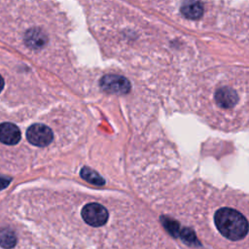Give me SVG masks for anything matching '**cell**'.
Wrapping results in <instances>:
<instances>
[{
	"instance_id": "obj_1",
	"label": "cell",
	"mask_w": 249,
	"mask_h": 249,
	"mask_svg": "<svg viewBox=\"0 0 249 249\" xmlns=\"http://www.w3.org/2000/svg\"><path fill=\"white\" fill-rule=\"evenodd\" d=\"M214 222L220 233L231 240H239L248 233L247 219L233 208H220L214 216Z\"/></svg>"
},
{
	"instance_id": "obj_2",
	"label": "cell",
	"mask_w": 249,
	"mask_h": 249,
	"mask_svg": "<svg viewBox=\"0 0 249 249\" xmlns=\"http://www.w3.org/2000/svg\"><path fill=\"white\" fill-rule=\"evenodd\" d=\"M84 221L92 227H101L106 224L109 214L107 209L96 202L86 204L81 211Z\"/></svg>"
},
{
	"instance_id": "obj_3",
	"label": "cell",
	"mask_w": 249,
	"mask_h": 249,
	"mask_svg": "<svg viewBox=\"0 0 249 249\" xmlns=\"http://www.w3.org/2000/svg\"><path fill=\"white\" fill-rule=\"evenodd\" d=\"M102 90L113 94H125L130 90L129 81L120 75L108 74L103 76L99 82Z\"/></svg>"
},
{
	"instance_id": "obj_4",
	"label": "cell",
	"mask_w": 249,
	"mask_h": 249,
	"mask_svg": "<svg viewBox=\"0 0 249 249\" xmlns=\"http://www.w3.org/2000/svg\"><path fill=\"white\" fill-rule=\"evenodd\" d=\"M28 142L37 147H46L53 141V134L52 129L42 124H34L26 130Z\"/></svg>"
},
{
	"instance_id": "obj_5",
	"label": "cell",
	"mask_w": 249,
	"mask_h": 249,
	"mask_svg": "<svg viewBox=\"0 0 249 249\" xmlns=\"http://www.w3.org/2000/svg\"><path fill=\"white\" fill-rule=\"evenodd\" d=\"M20 140L19 128L12 123L0 124V142L6 145H16Z\"/></svg>"
},
{
	"instance_id": "obj_6",
	"label": "cell",
	"mask_w": 249,
	"mask_h": 249,
	"mask_svg": "<svg viewBox=\"0 0 249 249\" xmlns=\"http://www.w3.org/2000/svg\"><path fill=\"white\" fill-rule=\"evenodd\" d=\"M217 105L223 109H231L237 102L236 92L231 88H221L215 93Z\"/></svg>"
},
{
	"instance_id": "obj_7",
	"label": "cell",
	"mask_w": 249,
	"mask_h": 249,
	"mask_svg": "<svg viewBox=\"0 0 249 249\" xmlns=\"http://www.w3.org/2000/svg\"><path fill=\"white\" fill-rule=\"evenodd\" d=\"M24 42L32 50L42 49L48 42L47 35L38 28L29 29L24 35Z\"/></svg>"
},
{
	"instance_id": "obj_8",
	"label": "cell",
	"mask_w": 249,
	"mask_h": 249,
	"mask_svg": "<svg viewBox=\"0 0 249 249\" xmlns=\"http://www.w3.org/2000/svg\"><path fill=\"white\" fill-rule=\"evenodd\" d=\"M181 13L189 19H197L203 14V6L197 0H188L182 6Z\"/></svg>"
},
{
	"instance_id": "obj_9",
	"label": "cell",
	"mask_w": 249,
	"mask_h": 249,
	"mask_svg": "<svg viewBox=\"0 0 249 249\" xmlns=\"http://www.w3.org/2000/svg\"><path fill=\"white\" fill-rule=\"evenodd\" d=\"M80 175L85 181H87L92 185L103 186L105 184V179L102 178L101 175H99L95 170H93L89 167H87V166L83 167L80 171Z\"/></svg>"
},
{
	"instance_id": "obj_10",
	"label": "cell",
	"mask_w": 249,
	"mask_h": 249,
	"mask_svg": "<svg viewBox=\"0 0 249 249\" xmlns=\"http://www.w3.org/2000/svg\"><path fill=\"white\" fill-rule=\"evenodd\" d=\"M17 244V236L12 230L2 229L0 230V246L5 249L15 247Z\"/></svg>"
},
{
	"instance_id": "obj_11",
	"label": "cell",
	"mask_w": 249,
	"mask_h": 249,
	"mask_svg": "<svg viewBox=\"0 0 249 249\" xmlns=\"http://www.w3.org/2000/svg\"><path fill=\"white\" fill-rule=\"evenodd\" d=\"M3 88H4V80H3V78H2L1 75H0V92L2 91Z\"/></svg>"
}]
</instances>
